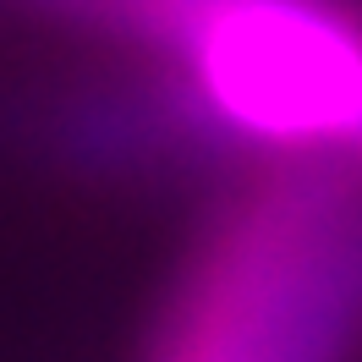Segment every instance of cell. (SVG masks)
Masks as SVG:
<instances>
[{
  "label": "cell",
  "mask_w": 362,
  "mask_h": 362,
  "mask_svg": "<svg viewBox=\"0 0 362 362\" xmlns=\"http://www.w3.org/2000/svg\"><path fill=\"white\" fill-rule=\"evenodd\" d=\"M351 77H340V93L329 105V121H324V137H318V170H346V176H362V39L357 55H351Z\"/></svg>",
  "instance_id": "cell-1"
}]
</instances>
